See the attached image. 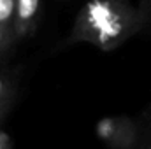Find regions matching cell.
Returning <instances> with one entry per match:
<instances>
[{
	"mask_svg": "<svg viewBox=\"0 0 151 149\" xmlns=\"http://www.w3.org/2000/svg\"><path fill=\"white\" fill-rule=\"evenodd\" d=\"M12 37H14L12 27H7V25H2V23H0V56L5 53V49H7V46L11 44Z\"/></svg>",
	"mask_w": 151,
	"mask_h": 149,
	"instance_id": "cell-6",
	"label": "cell"
},
{
	"mask_svg": "<svg viewBox=\"0 0 151 149\" xmlns=\"http://www.w3.org/2000/svg\"><path fill=\"white\" fill-rule=\"evenodd\" d=\"M14 5H16V0H0V23L2 25L12 27Z\"/></svg>",
	"mask_w": 151,
	"mask_h": 149,
	"instance_id": "cell-4",
	"label": "cell"
},
{
	"mask_svg": "<svg viewBox=\"0 0 151 149\" xmlns=\"http://www.w3.org/2000/svg\"><path fill=\"white\" fill-rule=\"evenodd\" d=\"M148 21V11L128 0H88L77 12L69 42H86L113 51L132 39Z\"/></svg>",
	"mask_w": 151,
	"mask_h": 149,
	"instance_id": "cell-1",
	"label": "cell"
},
{
	"mask_svg": "<svg viewBox=\"0 0 151 149\" xmlns=\"http://www.w3.org/2000/svg\"><path fill=\"white\" fill-rule=\"evenodd\" d=\"M39 14H40V0H16L14 18H12L14 37L30 35L37 28Z\"/></svg>",
	"mask_w": 151,
	"mask_h": 149,
	"instance_id": "cell-3",
	"label": "cell"
},
{
	"mask_svg": "<svg viewBox=\"0 0 151 149\" xmlns=\"http://www.w3.org/2000/svg\"><path fill=\"white\" fill-rule=\"evenodd\" d=\"M9 97H11V81L5 74L0 72V112L9 102Z\"/></svg>",
	"mask_w": 151,
	"mask_h": 149,
	"instance_id": "cell-5",
	"label": "cell"
},
{
	"mask_svg": "<svg viewBox=\"0 0 151 149\" xmlns=\"http://www.w3.org/2000/svg\"><path fill=\"white\" fill-rule=\"evenodd\" d=\"M97 133L113 149H130L137 142V126L128 117H106L97 125Z\"/></svg>",
	"mask_w": 151,
	"mask_h": 149,
	"instance_id": "cell-2",
	"label": "cell"
},
{
	"mask_svg": "<svg viewBox=\"0 0 151 149\" xmlns=\"http://www.w3.org/2000/svg\"><path fill=\"white\" fill-rule=\"evenodd\" d=\"M148 12L151 14V0H150V5H148Z\"/></svg>",
	"mask_w": 151,
	"mask_h": 149,
	"instance_id": "cell-7",
	"label": "cell"
}]
</instances>
